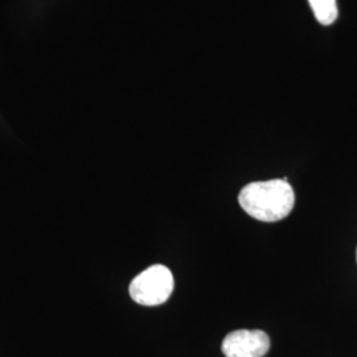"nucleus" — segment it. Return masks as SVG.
Segmentation results:
<instances>
[{
  "label": "nucleus",
  "instance_id": "1",
  "mask_svg": "<svg viewBox=\"0 0 357 357\" xmlns=\"http://www.w3.org/2000/svg\"><path fill=\"white\" fill-rule=\"evenodd\" d=\"M238 203L255 220L277 222L291 213L295 193L287 178L253 181L238 193Z\"/></svg>",
  "mask_w": 357,
  "mask_h": 357
},
{
  "label": "nucleus",
  "instance_id": "2",
  "mask_svg": "<svg viewBox=\"0 0 357 357\" xmlns=\"http://www.w3.org/2000/svg\"><path fill=\"white\" fill-rule=\"evenodd\" d=\"M130 296L142 306H159L174 291V275L165 265H153L138 274L130 283Z\"/></svg>",
  "mask_w": 357,
  "mask_h": 357
},
{
  "label": "nucleus",
  "instance_id": "3",
  "mask_svg": "<svg viewBox=\"0 0 357 357\" xmlns=\"http://www.w3.org/2000/svg\"><path fill=\"white\" fill-rule=\"evenodd\" d=\"M225 357H264L270 349V337L261 330L229 332L221 345Z\"/></svg>",
  "mask_w": 357,
  "mask_h": 357
},
{
  "label": "nucleus",
  "instance_id": "4",
  "mask_svg": "<svg viewBox=\"0 0 357 357\" xmlns=\"http://www.w3.org/2000/svg\"><path fill=\"white\" fill-rule=\"evenodd\" d=\"M315 19L321 26H331L339 15L336 0H308Z\"/></svg>",
  "mask_w": 357,
  "mask_h": 357
},
{
  "label": "nucleus",
  "instance_id": "5",
  "mask_svg": "<svg viewBox=\"0 0 357 357\" xmlns=\"http://www.w3.org/2000/svg\"><path fill=\"white\" fill-rule=\"evenodd\" d=\"M356 259H357V250H356Z\"/></svg>",
  "mask_w": 357,
  "mask_h": 357
}]
</instances>
